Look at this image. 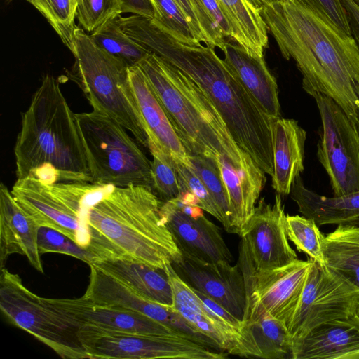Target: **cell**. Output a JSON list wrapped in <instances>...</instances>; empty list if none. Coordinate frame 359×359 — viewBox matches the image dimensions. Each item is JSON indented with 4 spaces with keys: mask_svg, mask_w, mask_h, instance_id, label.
Masks as SVG:
<instances>
[{
    "mask_svg": "<svg viewBox=\"0 0 359 359\" xmlns=\"http://www.w3.org/2000/svg\"><path fill=\"white\" fill-rule=\"evenodd\" d=\"M129 36L191 78L210 98L240 148L264 172L273 175L272 118L260 109L215 48L183 43L145 17L134 22Z\"/></svg>",
    "mask_w": 359,
    "mask_h": 359,
    "instance_id": "1",
    "label": "cell"
},
{
    "mask_svg": "<svg viewBox=\"0 0 359 359\" xmlns=\"http://www.w3.org/2000/svg\"><path fill=\"white\" fill-rule=\"evenodd\" d=\"M283 57L309 86L333 99L353 123L359 111V50L352 37L301 0H271L261 9Z\"/></svg>",
    "mask_w": 359,
    "mask_h": 359,
    "instance_id": "2",
    "label": "cell"
},
{
    "mask_svg": "<svg viewBox=\"0 0 359 359\" xmlns=\"http://www.w3.org/2000/svg\"><path fill=\"white\" fill-rule=\"evenodd\" d=\"M14 154L17 179L33 177L47 184L91 182L76 114L53 75L43 76L22 114Z\"/></svg>",
    "mask_w": 359,
    "mask_h": 359,
    "instance_id": "3",
    "label": "cell"
},
{
    "mask_svg": "<svg viewBox=\"0 0 359 359\" xmlns=\"http://www.w3.org/2000/svg\"><path fill=\"white\" fill-rule=\"evenodd\" d=\"M161 200L147 187H115L88 216L94 261L122 258L165 270L182 257L161 213ZM92 263V262H91Z\"/></svg>",
    "mask_w": 359,
    "mask_h": 359,
    "instance_id": "4",
    "label": "cell"
},
{
    "mask_svg": "<svg viewBox=\"0 0 359 359\" xmlns=\"http://www.w3.org/2000/svg\"><path fill=\"white\" fill-rule=\"evenodd\" d=\"M138 65L163 104L187 154L215 159L222 155L239 168L256 164L237 144L219 112L191 78L153 53Z\"/></svg>",
    "mask_w": 359,
    "mask_h": 359,
    "instance_id": "5",
    "label": "cell"
},
{
    "mask_svg": "<svg viewBox=\"0 0 359 359\" xmlns=\"http://www.w3.org/2000/svg\"><path fill=\"white\" fill-rule=\"evenodd\" d=\"M72 53L75 63L69 76L93 109L115 119L139 144L147 147L148 137L130 83L129 66L100 48L78 27Z\"/></svg>",
    "mask_w": 359,
    "mask_h": 359,
    "instance_id": "6",
    "label": "cell"
},
{
    "mask_svg": "<svg viewBox=\"0 0 359 359\" xmlns=\"http://www.w3.org/2000/svg\"><path fill=\"white\" fill-rule=\"evenodd\" d=\"M115 187L91 182L47 184L33 177L17 179L12 195L39 226L57 230L79 246L88 248V216L92 206Z\"/></svg>",
    "mask_w": 359,
    "mask_h": 359,
    "instance_id": "7",
    "label": "cell"
},
{
    "mask_svg": "<svg viewBox=\"0 0 359 359\" xmlns=\"http://www.w3.org/2000/svg\"><path fill=\"white\" fill-rule=\"evenodd\" d=\"M76 116L91 183L153 190L151 161L122 125L93 109Z\"/></svg>",
    "mask_w": 359,
    "mask_h": 359,
    "instance_id": "8",
    "label": "cell"
},
{
    "mask_svg": "<svg viewBox=\"0 0 359 359\" xmlns=\"http://www.w3.org/2000/svg\"><path fill=\"white\" fill-rule=\"evenodd\" d=\"M0 309L8 320L48 346L62 358H89L79 337L81 327L30 291L5 267L0 274Z\"/></svg>",
    "mask_w": 359,
    "mask_h": 359,
    "instance_id": "9",
    "label": "cell"
},
{
    "mask_svg": "<svg viewBox=\"0 0 359 359\" xmlns=\"http://www.w3.org/2000/svg\"><path fill=\"white\" fill-rule=\"evenodd\" d=\"M80 341L89 358L224 359L228 353L189 339L142 334L82 325Z\"/></svg>",
    "mask_w": 359,
    "mask_h": 359,
    "instance_id": "10",
    "label": "cell"
},
{
    "mask_svg": "<svg viewBox=\"0 0 359 359\" xmlns=\"http://www.w3.org/2000/svg\"><path fill=\"white\" fill-rule=\"evenodd\" d=\"M303 89L316 100L322 121L318 143L319 161L330 179L334 196L359 191V137L342 108L309 86Z\"/></svg>",
    "mask_w": 359,
    "mask_h": 359,
    "instance_id": "11",
    "label": "cell"
},
{
    "mask_svg": "<svg viewBox=\"0 0 359 359\" xmlns=\"http://www.w3.org/2000/svg\"><path fill=\"white\" fill-rule=\"evenodd\" d=\"M285 218L280 194H276L273 204L259 201L241 235L238 264L244 279L298 259L288 242Z\"/></svg>",
    "mask_w": 359,
    "mask_h": 359,
    "instance_id": "12",
    "label": "cell"
},
{
    "mask_svg": "<svg viewBox=\"0 0 359 359\" xmlns=\"http://www.w3.org/2000/svg\"><path fill=\"white\" fill-rule=\"evenodd\" d=\"M358 302V289L312 259L299 304L287 327L292 342L325 322L353 316Z\"/></svg>",
    "mask_w": 359,
    "mask_h": 359,
    "instance_id": "13",
    "label": "cell"
},
{
    "mask_svg": "<svg viewBox=\"0 0 359 359\" xmlns=\"http://www.w3.org/2000/svg\"><path fill=\"white\" fill-rule=\"evenodd\" d=\"M311 264V258L297 259L244 279L248 295L245 318L265 313L284 323L287 328L299 304Z\"/></svg>",
    "mask_w": 359,
    "mask_h": 359,
    "instance_id": "14",
    "label": "cell"
},
{
    "mask_svg": "<svg viewBox=\"0 0 359 359\" xmlns=\"http://www.w3.org/2000/svg\"><path fill=\"white\" fill-rule=\"evenodd\" d=\"M174 270L191 288L220 304L243 322L248 306L244 278L238 264L230 262H203L185 256L172 264Z\"/></svg>",
    "mask_w": 359,
    "mask_h": 359,
    "instance_id": "15",
    "label": "cell"
},
{
    "mask_svg": "<svg viewBox=\"0 0 359 359\" xmlns=\"http://www.w3.org/2000/svg\"><path fill=\"white\" fill-rule=\"evenodd\" d=\"M161 213L183 256L203 262H232L220 229L203 214L189 215L172 200L162 201Z\"/></svg>",
    "mask_w": 359,
    "mask_h": 359,
    "instance_id": "16",
    "label": "cell"
},
{
    "mask_svg": "<svg viewBox=\"0 0 359 359\" xmlns=\"http://www.w3.org/2000/svg\"><path fill=\"white\" fill-rule=\"evenodd\" d=\"M46 300L81 326L92 325L135 334L184 337L173 329L147 316L119 307L98 304L84 296L75 299L46 298Z\"/></svg>",
    "mask_w": 359,
    "mask_h": 359,
    "instance_id": "17",
    "label": "cell"
},
{
    "mask_svg": "<svg viewBox=\"0 0 359 359\" xmlns=\"http://www.w3.org/2000/svg\"><path fill=\"white\" fill-rule=\"evenodd\" d=\"M128 76L148 142L156 144L175 161L189 165L187 151L144 72L138 65L130 66Z\"/></svg>",
    "mask_w": 359,
    "mask_h": 359,
    "instance_id": "18",
    "label": "cell"
},
{
    "mask_svg": "<svg viewBox=\"0 0 359 359\" xmlns=\"http://www.w3.org/2000/svg\"><path fill=\"white\" fill-rule=\"evenodd\" d=\"M359 359V321L354 316L325 322L292 342V359Z\"/></svg>",
    "mask_w": 359,
    "mask_h": 359,
    "instance_id": "19",
    "label": "cell"
},
{
    "mask_svg": "<svg viewBox=\"0 0 359 359\" xmlns=\"http://www.w3.org/2000/svg\"><path fill=\"white\" fill-rule=\"evenodd\" d=\"M39 226L24 212L11 191L0 184V269L11 255L26 256L31 265L43 273L38 249Z\"/></svg>",
    "mask_w": 359,
    "mask_h": 359,
    "instance_id": "20",
    "label": "cell"
},
{
    "mask_svg": "<svg viewBox=\"0 0 359 359\" xmlns=\"http://www.w3.org/2000/svg\"><path fill=\"white\" fill-rule=\"evenodd\" d=\"M165 271L173 290V308L191 326L212 339L220 351L234 355L240 331L229 325L211 311L180 278L172 265Z\"/></svg>",
    "mask_w": 359,
    "mask_h": 359,
    "instance_id": "21",
    "label": "cell"
},
{
    "mask_svg": "<svg viewBox=\"0 0 359 359\" xmlns=\"http://www.w3.org/2000/svg\"><path fill=\"white\" fill-rule=\"evenodd\" d=\"M216 162L225 185L229 205V233L241 236L255 208L266 178L257 165L246 168L235 166L222 155Z\"/></svg>",
    "mask_w": 359,
    "mask_h": 359,
    "instance_id": "22",
    "label": "cell"
},
{
    "mask_svg": "<svg viewBox=\"0 0 359 359\" xmlns=\"http://www.w3.org/2000/svg\"><path fill=\"white\" fill-rule=\"evenodd\" d=\"M222 51L225 64L260 109L271 118L280 116L277 82L264 57L251 56L240 45L228 41Z\"/></svg>",
    "mask_w": 359,
    "mask_h": 359,
    "instance_id": "23",
    "label": "cell"
},
{
    "mask_svg": "<svg viewBox=\"0 0 359 359\" xmlns=\"http://www.w3.org/2000/svg\"><path fill=\"white\" fill-rule=\"evenodd\" d=\"M273 172L272 187L288 195L296 178L304 170L306 131L294 119L272 118Z\"/></svg>",
    "mask_w": 359,
    "mask_h": 359,
    "instance_id": "24",
    "label": "cell"
},
{
    "mask_svg": "<svg viewBox=\"0 0 359 359\" xmlns=\"http://www.w3.org/2000/svg\"><path fill=\"white\" fill-rule=\"evenodd\" d=\"M88 265L90 273L85 297L98 304L140 313L167 326L174 324L177 314L172 308L147 299L94 264Z\"/></svg>",
    "mask_w": 359,
    "mask_h": 359,
    "instance_id": "25",
    "label": "cell"
},
{
    "mask_svg": "<svg viewBox=\"0 0 359 359\" xmlns=\"http://www.w3.org/2000/svg\"><path fill=\"white\" fill-rule=\"evenodd\" d=\"M292 339L285 324L267 314L247 317L234 355L265 359L292 358Z\"/></svg>",
    "mask_w": 359,
    "mask_h": 359,
    "instance_id": "26",
    "label": "cell"
},
{
    "mask_svg": "<svg viewBox=\"0 0 359 359\" xmlns=\"http://www.w3.org/2000/svg\"><path fill=\"white\" fill-rule=\"evenodd\" d=\"M92 263L147 299L173 307V290L165 270L122 258Z\"/></svg>",
    "mask_w": 359,
    "mask_h": 359,
    "instance_id": "27",
    "label": "cell"
},
{
    "mask_svg": "<svg viewBox=\"0 0 359 359\" xmlns=\"http://www.w3.org/2000/svg\"><path fill=\"white\" fill-rule=\"evenodd\" d=\"M290 194L303 216L313 219L317 225L359 224V191L339 196H322L306 188L299 175Z\"/></svg>",
    "mask_w": 359,
    "mask_h": 359,
    "instance_id": "28",
    "label": "cell"
},
{
    "mask_svg": "<svg viewBox=\"0 0 359 359\" xmlns=\"http://www.w3.org/2000/svg\"><path fill=\"white\" fill-rule=\"evenodd\" d=\"M216 1L230 27L231 38L251 56L264 57L269 37L261 11L249 0Z\"/></svg>",
    "mask_w": 359,
    "mask_h": 359,
    "instance_id": "29",
    "label": "cell"
},
{
    "mask_svg": "<svg viewBox=\"0 0 359 359\" xmlns=\"http://www.w3.org/2000/svg\"><path fill=\"white\" fill-rule=\"evenodd\" d=\"M116 18L107 21L90 36L100 48L122 60L129 67L137 65L151 53L133 41L122 31Z\"/></svg>",
    "mask_w": 359,
    "mask_h": 359,
    "instance_id": "30",
    "label": "cell"
},
{
    "mask_svg": "<svg viewBox=\"0 0 359 359\" xmlns=\"http://www.w3.org/2000/svg\"><path fill=\"white\" fill-rule=\"evenodd\" d=\"M323 252L325 264L359 290V243L325 236Z\"/></svg>",
    "mask_w": 359,
    "mask_h": 359,
    "instance_id": "31",
    "label": "cell"
},
{
    "mask_svg": "<svg viewBox=\"0 0 359 359\" xmlns=\"http://www.w3.org/2000/svg\"><path fill=\"white\" fill-rule=\"evenodd\" d=\"M191 169L200 178L219 208L224 227L228 232L230 226L229 205L227 191L220 170L215 158L201 154H187Z\"/></svg>",
    "mask_w": 359,
    "mask_h": 359,
    "instance_id": "32",
    "label": "cell"
},
{
    "mask_svg": "<svg viewBox=\"0 0 359 359\" xmlns=\"http://www.w3.org/2000/svg\"><path fill=\"white\" fill-rule=\"evenodd\" d=\"M196 16L205 45L221 50L231 38V29L216 0H189Z\"/></svg>",
    "mask_w": 359,
    "mask_h": 359,
    "instance_id": "33",
    "label": "cell"
},
{
    "mask_svg": "<svg viewBox=\"0 0 359 359\" xmlns=\"http://www.w3.org/2000/svg\"><path fill=\"white\" fill-rule=\"evenodd\" d=\"M48 20L63 43L72 51L76 28V0H26Z\"/></svg>",
    "mask_w": 359,
    "mask_h": 359,
    "instance_id": "34",
    "label": "cell"
},
{
    "mask_svg": "<svg viewBox=\"0 0 359 359\" xmlns=\"http://www.w3.org/2000/svg\"><path fill=\"white\" fill-rule=\"evenodd\" d=\"M285 230L287 238L299 252L308 255L316 262L325 264L323 242L325 236L311 219L299 215H286Z\"/></svg>",
    "mask_w": 359,
    "mask_h": 359,
    "instance_id": "35",
    "label": "cell"
},
{
    "mask_svg": "<svg viewBox=\"0 0 359 359\" xmlns=\"http://www.w3.org/2000/svg\"><path fill=\"white\" fill-rule=\"evenodd\" d=\"M147 148L153 158L151 168L154 192L163 201L178 197L181 189L173 159L151 142Z\"/></svg>",
    "mask_w": 359,
    "mask_h": 359,
    "instance_id": "36",
    "label": "cell"
},
{
    "mask_svg": "<svg viewBox=\"0 0 359 359\" xmlns=\"http://www.w3.org/2000/svg\"><path fill=\"white\" fill-rule=\"evenodd\" d=\"M153 9L152 20L179 41L198 45L192 29L174 0H149Z\"/></svg>",
    "mask_w": 359,
    "mask_h": 359,
    "instance_id": "37",
    "label": "cell"
},
{
    "mask_svg": "<svg viewBox=\"0 0 359 359\" xmlns=\"http://www.w3.org/2000/svg\"><path fill=\"white\" fill-rule=\"evenodd\" d=\"M121 13L119 0H77L76 16L88 32H93Z\"/></svg>",
    "mask_w": 359,
    "mask_h": 359,
    "instance_id": "38",
    "label": "cell"
},
{
    "mask_svg": "<svg viewBox=\"0 0 359 359\" xmlns=\"http://www.w3.org/2000/svg\"><path fill=\"white\" fill-rule=\"evenodd\" d=\"M38 249L40 254L60 253L74 257L88 264L94 260L93 255L61 232L53 229L41 226L38 232Z\"/></svg>",
    "mask_w": 359,
    "mask_h": 359,
    "instance_id": "39",
    "label": "cell"
},
{
    "mask_svg": "<svg viewBox=\"0 0 359 359\" xmlns=\"http://www.w3.org/2000/svg\"><path fill=\"white\" fill-rule=\"evenodd\" d=\"M173 163L177 171L181 192L187 191L194 194L198 199L199 207L215 217L223 225L222 215L200 178L189 166L182 162L173 159Z\"/></svg>",
    "mask_w": 359,
    "mask_h": 359,
    "instance_id": "40",
    "label": "cell"
},
{
    "mask_svg": "<svg viewBox=\"0 0 359 359\" xmlns=\"http://www.w3.org/2000/svg\"><path fill=\"white\" fill-rule=\"evenodd\" d=\"M323 19L351 36L345 8L341 0H301Z\"/></svg>",
    "mask_w": 359,
    "mask_h": 359,
    "instance_id": "41",
    "label": "cell"
},
{
    "mask_svg": "<svg viewBox=\"0 0 359 359\" xmlns=\"http://www.w3.org/2000/svg\"><path fill=\"white\" fill-rule=\"evenodd\" d=\"M192 289V288H191ZM198 297L203 301V302L219 318L223 321L227 323L229 325L238 329L240 331V328L242 326L243 323L236 319L231 313H229L225 309H224L220 304L215 302L213 299L206 297L200 292L192 289Z\"/></svg>",
    "mask_w": 359,
    "mask_h": 359,
    "instance_id": "42",
    "label": "cell"
},
{
    "mask_svg": "<svg viewBox=\"0 0 359 359\" xmlns=\"http://www.w3.org/2000/svg\"><path fill=\"white\" fill-rule=\"evenodd\" d=\"M121 13H132L135 15L153 18L154 9L149 0H119Z\"/></svg>",
    "mask_w": 359,
    "mask_h": 359,
    "instance_id": "43",
    "label": "cell"
},
{
    "mask_svg": "<svg viewBox=\"0 0 359 359\" xmlns=\"http://www.w3.org/2000/svg\"><path fill=\"white\" fill-rule=\"evenodd\" d=\"M177 4L182 13L184 14L188 23L189 24L192 32L194 33L196 40L198 43H205V38L203 37L199 25L195 15L194 8L189 1V0H174Z\"/></svg>",
    "mask_w": 359,
    "mask_h": 359,
    "instance_id": "44",
    "label": "cell"
},
{
    "mask_svg": "<svg viewBox=\"0 0 359 359\" xmlns=\"http://www.w3.org/2000/svg\"><path fill=\"white\" fill-rule=\"evenodd\" d=\"M344 6L351 34L359 50V7L352 0H341Z\"/></svg>",
    "mask_w": 359,
    "mask_h": 359,
    "instance_id": "45",
    "label": "cell"
},
{
    "mask_svg": "<svg viewBox=\"0 0 359 359\" xmlns=\"http://www.w3.org/2000/svg\"><path fill=\"white\" fill-rule=\"evenodd\" d=\"M326 237L330 239L359 243V227L356 226H338L333 232L327 234Z\"/></svg>",
    "mask_w": 359,
    "mask_h": 359,
    "instance_id": "46",
    "label": "cell"
},
{
    "mask_svg": "<svg viewBox=\"0 0 359 359\" xmlns=\"http://www.w3.org/2000/svg\"><path fill=\"white\" fill-rule=\"evenodd\" d=\"M352 123H353V127L355 130V132L359 137V111H358L356 117Z\"/></svg>",
    "mask_w": 359,
    "mask_h": 359,
    "instance_id": "47",
    "label": "cell"
},
{
    "mask_svg": "<svg viewBox=\"0 0 359 359\" xmlns=\"http://www.w3.org/2000/svg\"><path fill=\"white\" fill-rule=\"evenodd\" d=\"M255 7L259 8L260 11L263 7V4L260 0H249Z\"/></svg>",
    "mask_w": 359,
    "mask_h": 359,
    "instance_id": "48",
    "label": "cell"
},
{
    "mask_svg": "<svg viewBox=\"0 0 359 359\" xmlns=\"http://www.w3.org/2000/svg\"><path fill=\"white\" fill-rule=\"evenodd\" d=\"M355 318L359 321V302L355 310L354 315Z\"/></svg>",
    "mask_w": 359,
    "mask_h": 359,
    "instance_id": "49",
    "label": "cell"
},
{
    "mask_svg": "<svg viewBox=\"0 0 359 359\" xmlns=\"http://www.w3.org/2000/svg\"><path fill=\"white\" fill-rule=\"evenodd\" d=\"M263 4V6L266 4L268 2H269L271 0H260Z\"/></svg>",
    "mask_w": 359,
    "mask_h": 359,
    "instance_id": "50",
    "label": "cell"
},
{
    "mask_svg": "<svg viewBox=\"0 0 359 359\" xmlns=\"http://www.w3.org/2000/svg\"><path fill=\"white\" fill-rule=\"evenodd\" d=\"M359 7V0H352Z\"/></svg>",
    "mask_w": 359,
    "mask_h": 359,
    "instance_id": "51",
    "label": "cell"
},
{
    "mask_svg": "<svg viewBox=\"0 0 359 359\" xmlns=\"http://www.w3.org/2000/svg\"><path fill=\"white\" fill-rule=\"evenodd\" d=\"M276 1H286V0H276Z\"/></svg>",
    "mask_w": 359,
    "mask_h": 359,
    "instance_id": "52",
    "label": "cell"
},
{
    "mask_svg": "<svg viewBox=\"0 0 359 359\" xmlns=\"http://www.w3.org/2000/svg\"><path fill=\"white\" fill-rule=\"evenodd\" d=\"M76 3H77V0H76Z\"/></svg>",
    "mask_w": 359,
    "mask_h": 359,
    "instance_id": "53",
    "label": "cell"
}]
</instances>
